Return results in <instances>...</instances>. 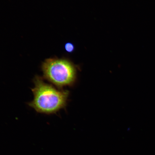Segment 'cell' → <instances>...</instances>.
<instances>
[{"instance_id": "1", "label": "cell", "mask_w": 155, "mask_h": 155, "mask_svg": "<svg viewBox=\"0 0 155 155\" xmlns=\"http://www.w3.org/2000/svg\"><path fill=\"white\" fill-rule=\"evenodd\" d=\"M33 81L34 99L29 103V106L38 113L46 114L55 113L64 107L68 92L57 90L38 76H36Z\"/></svg>"}, {"instance_id": "3", "label": "cell", "mask_w": 155, "mask_h": 155, "mask_svg": "<svg viewBox=\"0 0 155 155\" xmlns=\"http://www.w3.org/2000/svg\"><path fill=\"white\" fill-rule=\"evenodd\" d=\"M65 49L67 52L68 53H72L74 51L75 48L72 43L68 42L66 43L64 46Z\"/></svg>"}, {"instance_id": "2", "label": "cell", "mask_w": 155, "mask_h": 155, "mask_svg": "<svg viewBox=\"0 0 155 155\" xmlns=\"http://www.w3.org/2000/svg\"><path fill=\"white\" fill-rule=\"evenodd\" d=\"M41 69L44 78L59 88L72 84L76 78L74 66L66 59L48 58L42 63Z\"/></svg>"}]
</instances>
